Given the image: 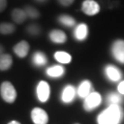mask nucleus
Instances as JSON below:
<instances>
[{
  "instance_id": "nucleus-1",
  "label": "nucleus",
  "mask_w": 124,
  "mask_h": 124,
  "mask_svg": "<svg viewBox=\"0 0 124 124\" xmlns=\"http://www.w3.org/2000/svg\"><path fill=\"white\" fill-rule=\"evenodd\" d=\"M123 118V111L119 104H111L97 117L98 124H120Z\"/></svg>"
},
{
  "instance_id": "nucleus-2",
  "label": "nucleus",
  "mask_w": 124,
  "mask_h": 124,
  "mask_svg": "<svg viewBox=\"0 0 124 124\" xmlns=\"http://www.w3.org/2000/svg\"><path fill=\"white\" fill-rule=\"evenodd\" d=\"M0 94H1V97L3 98L5 102L7 103H14L17 99V90L13 84L10 82H3L0 86Z\"/></svg>"
},
{
  "instance_id": "nucleus-3",
  "label": "nucleus",
  "mask_w": 124,
  "mask_h": 124,
  "mask_svg": "<svg viewBox=\"0 0 124 124\" xmlns=\"http://www.w3.org/2000/svg\"><path fill=\"white\" fill-rule=\"evenodd\" d=\"M101 103V95L97 92H91L87 97L84 98V108L86 111H92Z\"/></svg>"
},
{
  "instance_id": "nucleus-4",
  "label": "nucleus",
  "mask_w": 124,
  "mask_h": 124,
  "mask_svg": "<svg viewBox=\"0 0 124 124\" xmlns=\"http://www.w3.org/2000/svg\"><path fill=\"white\" fill-rule=\"evenodd\" d=\"M50 94H51L50 85L45 81H40L36 87V95L38 100L41 102H46L50 98Z\"/></svg>"
},
{
  "instance_id": "nucleus-5",
  "label": "nucleus",
  "mask_w": 124,
  "mask_h": 124,
  "mask_svg": "<svg viewBox=\"0 0 124 124\" xmlns=\"http://www.w3.org/2000/svg\"><path fill=\"white\" fill-rule=\"evenodd\" d=\"M31 119L34 124H46L49 121V116L45 110L40 108H34L31 111Z\"/></svg>"
},
{
  "instance_id": "nucleus-6",
  "label": "nucleus",
  "mask_w": 124,
  "mask_h": 124,
  "mask_svg": "<svg viewBox=\"0 0 124 124\" xmlns=\"http://www.w3.org/2000/svg\"><path fill=\"white\" fill-rule=\"evenodd\" d=\"M112 54L116 60L124 64V40H116L112 46Z\"/></svg>"
},
{
  "instance_id": "nucleus-7",
  "label": "nucleus",
  "mask_w": 124,
  "mask_h": 124,
  "mask_svg": "<svg viewBox=\"0 0 124 124\" xmlns=\"http://www.w3.org/2000/svg\"><path fill=\"white\" fill-rule=\"evenodd\" d=\"M82 10L87 16H94L100 10V6L94 0H85L82 4Z\"/></svg>"
},
{
  "instance_id": "nucleus-8",
  "label": "nucleus",
  "mask_w": 124,
  "mask_h": 124,
  "mask_svg": "<svg viewBox=\"0 0 124 124\" xmlns=\"http://www.w3.org/2000/svg\"><path fill=\"white\" fill-rule=\"evenodd\" d=\"M76 94H77V90L76 88L71 86V85H67L63 88L61 93V100L63 101L64 103H70L73 99L76 97Z\"/></svg>"
},
{
  "instance_id": "nucleus-9",
  "label": "nucleus",
  "mask_w": 124,
  "mask_h": 124,
  "mask_svg": "<svg viewBox=\"0 0 124 124\" xmlns=\"http://www.w3.org/2000/svg\"><path fill=\"white\" fill-rule=\"evenodd\" d=\"M30 46L26 40H22L14 46V52L19 58H25L29 53Z\"/></svg>"
},
{
  "instance_id": "nucleus-10",
  "label": "nucleus",
  "mask_w": 124,
  "mask_h": 124,
  "mask_svg": "<svg viewBox=\"0 0 124 124\" xmlns=\"http://www.w3.org/2000/svg\"><path fill=\"white\" fill-rule=\"evenodd\" d=\"M91 89H92L91 82L88 81V80H85L79 85V87H78V89H77V94L79 95L81 98H85L92 92Z\"/></svg>"
},
{
  "instance_id": "nucleus-11",
  "label": "nucleus",
  "mask_w": 124,
  "mask_h": 124,
  "mask_svg": "<svg viewBox=\"0 0 124 124\" xmlns=\"http://www.w3.org/2000/svg\"><path fill=\"white\" fill-rule=\"evenodd\" d=\"M104 72H106V76L110 79L112 82H117L121 79V71L119 70V69L114 66V65H108L104 68Z\"/></svg>"
},
{
  "instance_id": "nucleus-12",
  "label": "nucleus",
  "mask_w": 124,
  "mask_h": 124,
  "mask_svg": "<svg viewBox=\"0 0 124 124\" xmlns=\"http://www.w3.org/2000/svg\"><path fill=\"white\" fill-rule=\"evenodd\" d=\"M49 37H50V39L53 42H55V44H64V42L67 40L66 34H65L63 31L57 30V29L52 30L49 34Z\"/></svg>"
},
{
  "instance_id": "nucleus-13",
  "label": "nucleus",
  "mask_w": 124,
  "mask_h": 124,
  "mask_svg": "<svg viewBox=\"0 0 124 124\" xmlns=\"http://www.w3.org/2000/svg\"><path fill=\"white\" fill-rule=\"evenodd\" d=\"M65 69L60 64H56L46 69V75L51 78H61L64 75Z\"/></svg>"
},
{
  "instance_id": "nucleus-14",
  "label": "nucleus",
  "mask_w": 124,
  "mask_h": 124,
  "mask_svg": "<svg viewBox=\"0 0 124 124\" xmlns=\"http://www.w3.org/2000/svg\"><path fill=\"white\" fill-rule=\"evenodd\" d=\"M13 65V57L9 54H2L0 56V70H8Z\"/></svg>"
},
{
  "instance_id": "nucleus-15",
  "label": "nucleus",
  "mask_w": 124,
  "mask_h": 124,
  "mask_svg": "<svg viewBox=\"0 0 124 124\" xmlns=\"http://www.w3.org/2000/svg\"><path fill=\"white\" fill-rule=\"evenodd\" d=\"M88 35V27L86 24H79L75 29V37L78 40H85Z\"/></svg>"
},
{
  "instance_id": "nucleus-16",
  "label": "nucleus",
  "mask_w": 124,
  "mask_h": 124,
  "mask_svg": "<svg viewBox=\"0 0 124 124\" xmlns=\"http://www.w3.org/2000/svg\"><path fill=\"white\" fill-rule=\"evenodd\" d=\"M26 18H27V15L24 9L15 8L11 11V19H13V21L15 23H17V24H22V23L26 20Z\"/></svg>"
},
{
  "instance_id": "nucleus-17",
  "label": "nucleus",
  "mask_w": 124,
  "mask_h": 124,
  "mask_svg": "<svg viewBox=\"0 0 124 124\" xmlns=\"http://www.w3.org/2000/svg\"><path fill=\"white\" fill-rule=\"evenodd\" d=\"M54 58L56 59V61H58L61 64H68L70 63L71 61V56L70 54H68L66 52L63 51H58L54 54Z\"/></svg>"
},
{
  "instance_id": "nucleus-18",
  "label": "nucleus",
  "mask_w": 124,
  "mask_h": 124,
  "mask_svg": "<svg viewBox=\"0 0 124 124\" xmlns=\"http://www.w3.org/2000/svg\"><path fill=\"white\" fill-rule=\"evenodd\" d=\"M46 61H48V59H46V56L45 55L44 53L41 52H36L34 53V55L32 57V62L33 64L35 65V66H44V65L46 63Z\"/></svg>"
},
{
  "instance_id": "nucleus-19",
  "label": "nucleus",
  "mask_w": 124,
  "mask_h": 124,
  "mask_svg": "<svg viewBox=\"0 0 124 124\" xmlns=\"http://www.w3.org/2000/svg\"><path fill=\"white\" fill-rule=\"evenodd\" d=\"M16 30V27L11 23H1L0 24V33L4 34V35H8V34L14 33Z\"/></svg>"
},
{
  "instance_id": "nucleus-20",
  "label": "nucleus",
  "mask_w": 124,
  "mask_h": 124,
  "mask_svg": "<svg viewBox=\"0 0 124 124\" xmlns=\"http://www.w3.org/2000/svg\"><path fill=\"white\" fill-rule=\"evenodd\" d=\"M58 20H59V22L61 23L62 25L67 26V27H72V26H75V24H76V20L72 17H70V16H68V15L60 16V17L58 18Z\"/></svg>"
},
{
  "instance_id": "nucleus-21",
  "label": "nucleus",
  "mask_w": 124,
  "mask_h": 124,
  "mask_svg": "<svg viewBox=\"0 0 124 124\" xmlns=\"http://www.w3.org/2000/svg\"><path fill=\"white\" fill-rule=\"evenodd\" d=\"M107 101L111 104H119L122 101V97L120 96V94H117V93H110L107 97Z\"/></svg>"
},
{
  "instance_id": "nucleus-22",
  "label": "nucleus",
  "mask_w": 124,
  "mask_h": 124,
  "mask_svg": "<svg viewBox=\"0 0 124 124\" xmlns=\"http://www.w3.org/2000/svg\"><path fill=\"white\" fill-rule=\"evenodd\" d=\"M25 13L27 15V17H29L31 19H36V18L39 17L38 10L35 8V7H32V6H26Z\"/></svg>"
},
{
  "instance_id": "nucleus-23",
  "label": "nucleus",
  "mask_w": 124,
  "mask_h": 124,
  "mask_svg": "<svg viewBox=\"0 0 124 124\" xmlns=\"http://www.w3.org/2000/svg\"><path fill=\"white\" fill-rule=\"evenodd\" d=\"M27 30H28V33L31 34V35H37V34L40 32L39 27L36 25H30L28 28H27Z\"/></svg>"
},
{
  "instance_id": "nucleus-24",
  "label": "nucleus",
  "mask_w": 124,
  "mask_h": 124,
  "mask_svg": "<svg viewBox=\"0 0 124 124\" xmlns=\"http://www.w3.org/2000/svg\"><path fill=\"white\" fill-rule=\"evenodd\" d=\"M58 1H59V3H60L61 5H63V6H69L73 1H75V0H58Z\"/></svg>"
},
{
  "instance_id": "nucleus-25",
  "label": "nucleus",
  "mask_w": 124,
  "mask_h": 124,
  "mask_svg": "<svg viewBox=\"0 0 124 124\" xmlns=\"http://www.w3.org/2000/svg\"><path fill=\"white\" fill-rule=\"evenodd\" d=\"M7 6V0H0V13L3 11Z\"/></svg>"
},
{
  "instance_id": "nucleus-26",
  "label": "nucleus",
  "mask_w": 124,
  "mask_h": 124,
  "mask_svg": "<svg viewBox=\"0 0 124 124\" xmlns=\"http://www.w3.org/2000/svg\"><path fill=\"white\" fill-rule=\"evenodd\" d=\"M118 92L121 95H124V81H122V82L118 85Z\"/></svg>"
},
{
  "instance_id": "nucleus-27",
  "label": "nucleus",
  "mask_w": 124,
  "mask_h": 124,
  "mask_svg": "<svg viewBox=\"0 0 124 124\" xmlns=\"http://www.w3.org/2000/svg\"><path fill=\"white\" fill-rule=\"evenodd\" d=\"M2 54H4V48H3L2 45H0V56H1Z\"/></svg>"
},
{
  "instance_id": "nucleus-28",
  "label": "nucleus",
  "mask_w": 124,
  "mask_h": 124,
  "mask_svg": "<svg viewBox=\"0 0 124 124\" xmlns=\"http://www.w3.org/2000/svg\"><path fill=\"white\" fill-rule=\"evenodd\" d=\"M8 124H21V123L18 122V121H16V120H13V121H10Z\"/></svg>"
},
{
  "instance_id": "nucleus-29",
  "label": "nucleus",
  "mask_w": 124,
  "mask_h": 124,
  "mask_svg": "<svg viewBox=\"0 0 124 124\" xmlns=\"http://www.w3.org/2000/svg\"><path fill=\"white\" fill-rule=\"evenodd\" d=\"M37 2H45V1H46V0H36Z\"/></svg>"
}]
</instances>
